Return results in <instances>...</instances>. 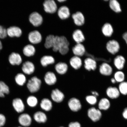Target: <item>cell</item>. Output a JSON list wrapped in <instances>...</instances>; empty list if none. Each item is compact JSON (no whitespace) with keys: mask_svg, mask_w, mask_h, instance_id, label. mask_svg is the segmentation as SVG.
Returning <instances> with one entry per match:
<instances>
[{"mask_svg":"<svg viewBox=\"0 0 127 127\" xmlns=\"http://www.w3.org/2000/svg\"><path fill=\"white\" fill-rule=\"evenodd\" d=\"M111 81L112 83L113 84H115L116 83V81L115 79L112 78L111 79Z\"/></svg>","mask_w":127,"mask_h":127,"instance_id":"7dc6e473","label":"cell"},{"mask_svg":"<svg viewBox=\"0 0 127 127\" xmlns=\"http://www.w3.org/2000/svg\"><path fill=\"white\" fill-rule=\"evenodd\" d=\"M123 115L124 118L127 120V107L125 108L124 110Z\"/></svg>","mask_w":127,"mask_h":127,"instance_id":"f6af8a7d","label":"cell"},{"mask_svg":"<svg viewBox=\"0 0 127 127\" xmlns=\"http://www.w3.org/2000/svg\"><path fill=\"white\" fill-rule=\"evenodd\" d=\"M107 96L111 99H116L119 97L120 93L118 89L115 87H108L106 90Z\"/></svg>","mask_w":127,"mask_h":127,"instance_id":"83f0119b","label":"cell"},{"mask_svg":"<svg viewBox=\"0 0 127 127\" xmlns=\"http://www.w3.org/2000/svg\"><path fill=\"white\" fill-rule=\"evenodd\" d=\"M71 17L74 23L76 26L81 27L85 23V18L83 14L80 11H77L71 14Z\"/></svg>","mask_w":127,"mask_h":127,"instance_id":"ba28073f","label":"cell"},{"mask_svg":"<svg viewBox=\"0 0 127 127\" xmlns=\"http://www.w3.org/2000/svg\"><path fill=\"white\" fill-rule=\"evenodd\" d=\"M42 82L37 77H33L30 79L27 84V87L31 93H34L38 92L40 89Z\"/></svg>","mask_w":127,"mask_h":127,"instance_id":"6da1fadb","label":"cell"},{"mask_svg":"<svg viewBox=\"0 0 127 127\" xmlns=\"http://www.w3.org/2000/svg\"><path fill=\"white\" fill-rule=\"evenodd\" d=\"M32 121L31 117L28 114H22L18 117L19 123L23 127L29 126L31 125Z\"/></svg>","mask_w":127,"mask_h":127,"instance_id":"ac0fdd59","label":"cell"},{"mask_svg":"<svg viewBox=\"0 0 127 127\" xmlns=\"http://www.w3.org/2000/svg\"></svg>","mask_w":127,"mask_h":127,"instance_id":"681fc988","label":"cell"},{"mask_svg":"<svg viewBox=\"0 0 127 127\" xmlns=\"http://www.w3.org/2000/svg\"><path fill=\"white\" fill-rule=\"evenodd\" d=\"M57 13L58 17L62 20L67 19L71 15L69 8L65 5H62L59 7Z\"/></svg>","mask_w":127,"mask_h":127,"instance_id":"52a82bcc","label":"cell"},{"mask_svg":"<svg viewBox=\"0 0 127 127\" xmlns=\"http://www.w3.org/2000/svg\"><path fill=\"white\" fill-rule=\"evenodd\" d=\"M55 68L58 74L63 75L67 72L68 66L67 64L64 62H60L55 65Z\"/></svg>","mask_w":127,"mask_h":127,"instance_id":"484cf974","label":"cell"},{"mask_svg":"<svg viewBox=\"0 0 127 127\" xmlns=\"http://www.w3.org/2000/svg\"><path fill=\"white\" fill-rule=\"evenodd\" d=\"M110 106V103L108 99L106 98L101 99L98 104V107L100 110H108Z\"/></svg>","mask_w":127,"mask_h":127,"instance_id":"836d02e7","label":"cell"},{"mask_svg":"<svg viewBox=\"0 0 127 127\" xmlns=\"http://www.w3.org/2000/svg\"><path fill=\"white\" fill-rule=\"evenodd\" d=\"M73 40L76 43H82L85 40V37L81 30L79 29L74 30L72 35Z\"/></svg>","mask_w":127,"mask_h":127,"instance_id":"e0dca14e","label":"cell"},{"mask_svg":"<svg viewBox=\"0 0 127 127\" xmlns=\"http://www.w3.org/2000/svg\"><path fill=\"white\" fill-rule=\"evenodd\" d=\"M84 67L87 70L95 71L97 68L96 62L94 59L89 57L86 58L84 61Z\"/></svg>","mask_w":127,"mask_h":127,"instance_id":"5bb4252c","label":"cell"},{"mask_svg":"<svg viewBox=\"0 0 127 127\" xmlns=\"http://www.w3.org/2000/svg\"><path fill=\"white\" fill-rule=\"evenodd\" d=\"M114 79L116 82L121 83L124 81L125 78V74L124 73L120 70L117 71L114 74Z\"/></svg>","mask_w":127,"mask_h":127,"instance_id":"d590c367","label":"cell"},{"mask_svg":"<svg viewBox=\"0 0 127 127\" xmlns=\"http://www.w3.org/2000/svg\"><path fill=\"white\" fill-rule=\"evenodd\" d=\"M69 63L71 67L75 70L80 69L82 64V59L75 56L71 57L69 60Z\"/></svg>","mask_w":127,"mask_h":127,"instance_id":"7402d4cb","label":"cell"},{"mask_svg":"<svg viewBox=\"0 0 127 127\" xmlns=\"http://www.w3.org/2000/svg\"><path fill=\"white\" fill-rule=\"evenodd\" d=\"M106 48L111 54L115 55L120 51V45L118 41L115 39H111L106 43Z\"/></svg>","mask_w":127,"mask_h":127,"instance_id":"5b68a950","label":"cell"},{"mask_svg":"<svg viewBox=\"0 0 127 127\" xmlns=\"http://www.w3.org/2000/svg\"><path fill=\"white\" fill-rule=\"evenodd\" d=\"M34 118L36 121L39 123H45L47 119L46 114L41 111H38L34 113Z\"/></svg>","mask_w":127,"mask_h":127,"instance_id":"d6a6232c","label":"cell"},{"mask_svg":"<svg viewBox=\"0 0 127 127\" xmlns=\"http://www.w3.org/2000/svg\"><path fill=\"white\" fill-rule=\"evenodd\" d=\"M86 99L89 104L92 105H94L96 104L97 102V99L96 97L93 96V95H89V96H87L86 98Z\"/></svg>","mask_w":127,"mask_h":127,"instance_id":"f35d334b","label":"cell"},{"mask_svg":"<svg viewBox=\"0 0 127 127\" xmlns=\"http://www.w3.org/2000/svg\"><path fill=\"white\" fill-rule=\"evenodd\" d=\"M126 59L123 56L117 55L114 60V64L115 67L119 70L123 69L125 66Z\"/></svg>","mask_w":127,"mask_h":127,"instance_id":"44dd1931","label":"cell"},{"mask_svg":"<svg viewBox=\"0 0 127 127\" xmlns=\"http://www.w3.org/2000/svg\"><path fill=\"white\" fill-rule=\"evenodd\" d=\"M52 99L55 102L60 103L62 101L64 98V94L58 89L52 90L51 94Z\"/></svg>","mask_w":127,"mask_h":127,"instance_id":"603a6c76","label":"cell"},{"mask_svg":"<svg viewBox=\"0 0 127 127\" xmlns=\"http://www.w3.org/2000/svg\"><path fill=\"white\" fill-rule=\"evenodd\" d=\"M30 23L35 28L38 27L42 25L43 21L42 16L37 12H32L29 17Z\"/></svg>","mask_w":127,"mask_h":127,"instance_id":"277c9868","label":"cell"},{"mask_svg":"<svg viewBox=\"0 0 127 127\" xmlns=\"http://www.w3.org/2000/svg\"><path fill=\"white\" fill-rule=\"evenodd\" d=\"M7 30L3 27L0 25V38L4 39L7 36Z\"/></svg>","mask_w":127,"mask_h":127,"instance_id":"ab89813d","label":"cell"},{"mask_svg":"<svg viewBox=\"0 0 127 127\" xmlns=\"http://www.w3.org/2000/svg\"><path fill=\"white\" fill-rule=\"evenodd\" d=\"M44 80L47 85H52L56 83L57 78L54 73L49 71L46 73L44 76Z\"/></svg>","mask_w":127,"mask_h":127,"instance_id":"4316f807","label":"cell"},{"mask_svg":"<svg viewBox=\"0 0 127 127\" xmlns=\"http://www.w3.org/2000/svg\"></svg>","mask_w":127,"mask_h":127,"instance_id":"f907efd6","label":"cell"},{"mask_svg":"<svg viewBox=\"0 0 127 127\" xmlns=\"http://www.w3.org/2000/svg\"><path fill=\"white\" fill-rule=\"evenodd\" d=\"M28 39L30 44L34 45L42 42V36L39 31L35 30L30 32L29 33Z\"/></svg>","mask_w":127,"mask_h":127,"instance_id":"8992f818","label":"cell"},{"mask_svg":"<svg viewBox=\"0 0 127 127\" xmlns=\"http://www.w3.org/2000/svg\"><path fill=\"white\" fill-rule=\"evenodd\" d=\"M109 5L111 10L115 13H119L121 12V6L118 0H109Z\"/></svg>","mask_w":127,"mask_h":127,"instance_id":"f1b7e54d","label":"cell"},{"mask_svg":"<svg viewBox=\"0 0 127 127\" xmlns=\"http://www.w3.org/2000/svg\"><path fill=\"white\" fill-rule=\"evenodd\" d=\"M101 32L105 36L110 37L114 33V29L112 25L109 23H106L101 28Z\"/></svg>","mask_w":127,"mask_h":127,"instance_id":"d4e9b609","label":"cell"},{"mask_svg":"<svg viewBox=\"0 0 127 127\" xmlns=\"http://www.w3.org/2000/svg\"><path fill=\"white\" fill-rule=\"evenodd\" d=\"M99 71L100 74L103 75L109 76L112 74L113 69L108 63H103L99 66Z\"/></svg>","mask_w":127,"mask_h":127,"instance_id":"ffe728a7","label":"cell"},{"mask_svg":"<svg viewBox=\"0 0 127 127\" xmlns=\"http://www.w3.org/2000/svg\"><path fill=\"white\" fill-rule=\"evenodd\" d=\"M23 53L27 58H30L35 54L36 50L34 46L31 44H27L23 48Z\"/></svg>","mask_w":127,"mask_h":127,"instance_id":"d6986e66","label":"cell"},{"mask_svg":"<svg viewBox=\"0 0 127 127\" xmlns=\"http://www.w3.org/2000/svg\"><path fill=\"white\" fill-rule=\"evenodd\" d=\"M71 50L74 56L80 58L84 56L86 52L85 46L82 43H76Z\"/></svg>","mask_w":127,"mask_h":127,"instance_id":"8fae6325","label":"cell"},{"mask_svg":"<svg viewBox=\"0 0 127 127\" xmlns=\"http://www.w3.org/2000/svg\"><path fill=\"white\" fill-rule=\"evenodd\" d=\"M40 106L43 110L47 112L51 110L52 107V103L48 99L44 98L41 101Z\"/></svg>","mask_w":127,"mask_h":127,"instance_id":"1f68e13d","label":"cell"},{"mask_svg":"<svg viewBox=\"0 0 127 127\" xmlns=\"http://www.w3.org/2000/svg\"><path fill=\"white\" fill-rule=\"evenodd\" d=\"M43 5L44 11L47 13L55 14L58 10V5L55 0H44Z\"/></svg>","mask_w":127,"mask_h":127,"instance_id":"7a4b0ae2","label":"cell"},{"mask_svg":"<svg viewBox=\"0 0 127 127\" xmlns=\"http://www.w3.org/2000/svg\"><path fill=\"white\" fill-rule=\"evenodd\" d=\"M27 102L30 107H34L37 105L38 103L37 98L34 96H30L27 100Z\"/></svg>","mask_w":127,"mask_h":127,"instance_id":"8d00e7d4","label":"cell"},{"mask_svg":"<svg viewBox=\"0 0 127 127\" xmlns=\"http://www.w3.org/2000/svg\"><path fill=\"white\" fill-rule=\"evenodd\" d=\"M10 89L5 82L0 81V97L4 98L10 93Z\"/></svg>","mask_w":127,"mask_h":127,"instance_id":"f546056e","label":"cell"},{"mask_svg":"<svg viewBox=\"0 0 127 127\" xmlns=\"http://www.w3.org/2000/svg\"><path fill=\"white\" fill-rule=\"evenodd\" d=\"M7 30V35L10 37H20L23 34V31L21 29L18 27H11Z\"/></svg>","mask_w":127,"mask_h":127,"instance_id":"2e32d148","label":"cell"},{"mask_svg":"<svg viewBox=\"0 0 127 127\" xmlns=\"http://www.w3.org/2000/svg\"><path fill=\"white\" fill-rule=\"evenodd\" d=\"M118 89L122 94L124 95H127V82L124 81L120 83Z\"/></svg>","mask_w":127,"mask_h":127,"instance_id":"74e56055","label":"cell"},{"mask_svg":"<svg viewBox=\"0 0 127 127\" xmlns=\"http://www.w3.org/2000/svg\"><path fill=\"white\" fill-rule=\"evenodd\" d=\"M2 48V43L1 42L0 40V51L1 50Z\"/></svg>","mask_w":127,"mask_h":127,"instance_id":"c3c4849f","label":"cell"},{"mask_svg":"<svg viewBox=\"0 0 127 127\" xmlns=\"http://www.w3.org/2000/svg\"><path fill=\"white\" fill-rule=\"evenodd\" d=\"M39 14H40L42 16L43 15L44 13H46L43 10V9H42V10H41L39 12ZM37 30L38 31H39V32H44L43 31V30H42V28H41V26H39V27L38 28ZM45 33L46 34V33Z\"/></svg>","mask_w":127,"mask_h":127,"instance_id":"7bdbcfd3","label":"cell"},{"mask_svg":"<svg viewBox=\"0 0 127 127\" xmlns=\"http://www.w3.org/2000/svg\"><path fill=\"white\" fill-rule=\"evenodd\" d=\"M92 95H93V96H96V97L99 96V94L96 91H92Z\"/></svg>","mask_w":127,"mask_h":127,"instance_id":"bcb514c9","label":"cell"},{"mask_svg":"<svg viewBox=\"0 0 127 127\" xmlns=\"http://www.w3.org/2000/svg\"><path fill=\"white\" fill-rule=\"evenodd\" d=\"M59 36L58 52L62 55H65L69 51V42L67 38L65 36Z\"/></svg>","mask_w":127,"mask_h":127,"instance_id":"3957f363","label":"cell"},{"mask_svg":"<svg viewBox=\"0 0 127 127\" xmlns=\"http://www.w3.org/2000/svg\"><path fill=\"white\" fill-rule=\"evenodd\" d=\"M9 63L12 65H20L23 62V59L20 54L12 52L9 55L8 58Z\"/></svg>","mask_w":127,"mask_h":127,"instance_id":"4fadbf2b","label":"cell"},{"mask_svg":"<svg viewBox=\"0 0 127 127\" xmlns=\"http://www.w3.org/2000/svg\"><path fill=\"white\" fill-rule=\"evenodd\" d=\"M68 105L70 110L74 112H78L82 108L80 101L75 98H72L70 99L68 101Z\"/></svg>","mask_w":127,"mask_h":127,"instance_id":"9a60e30c","label":"cell"},{"mask_svg":"<svg viewBox=\"0 0 127 127\" xmlns=\"http://www.w3.org/2000/svg\"><path fill=\"white\" fill-rule=\"evenodd\" d=\"M55 36L50 34L46 37L44 43V46L47 49L52 48L54 44L55 41Z\"/></svg>","mask_w":127,"mask_h":127,"instance_id":"4dcf8cb0","label":"cell"},{"mask_svg":"<svg viewBox=\"0 0 127 127\" xmlns=\"http://www.w3.org/2000/svg\"><path fill=\"white\" fill-rule=\"evenodd\" d=\"M16 83L20 86H23L26 82V78L24 74L19 73L16 74L15 78Z\"/></svg>","mask_w":127,"mask_h":127,"instance_id":"e575fe53","label":"cell"},{"mask_svg":"<svg viewBox=\"0 0 127 127\" xmlns=\"http://www.w3.org/2000/svg\"><path fill=\"white\" fill-rule=\"evenodd\" d=\"M22 70L24 74L31 75L33 74L35 70V66L32 62L27 60L23 63Z\"/></svg>","mask_w":127,"mask_h":127,"instance_id":"9c48e42d","label":"cell"},{"mask_svg":"<svg viewBox=\"0 0 127 127\" xmlns=\"http://www.w3.org/2000/svg\"><path fill=\"white\" fill-rule=\"evenodd\" d=\"M6 118L4 114L0 113V127H2L5 125Z\"/></svg>","mask_w":127,"mask_h":127,"instance_id":"60d3db41","label":"cell"},{"mask_svg":"<svg viewBox=\"0 0 127 127\" xmlns=\"http://www.w3.org/2000/svg\"><path fill=\"white\" fill-rule=\"evenodd\" d=\"M122 37L127 45V31L123 33L122 35Z\"/></svg>","mask_w":127,"mask_h":127,"instance_id":"ee69618b","label":"cell"},{"mask_svg":"<svg viewBox=\"0 0 127 127\" xmlns=\"http://www.w3.org/2000/svg\"><path fill=\"white\" fill-rule=\"evenodd\" d=\"M12 105L14 110L18 113H21L25 110L24 104L22 100L20 98H15L13 100Z\"/></svg>","mask_w":127,"mask_h":127,"instance_id":"7c38bea8","label":"cell"},{"mask_svg":"<svg viewBox=\"0 0 127 127\" xmlns=\"http://www.w3.org/2000/svg\"><path fill=\"white\" fill-rule=\"evenodd\" d=\"M55 63V59L51 55H45L41 57L40 63L43 67H46L49 65L54 64Z\"/></svg>","mask_w":127,"mask_h":127,"instance_id":"cb8c5ba5","label":"cell"},{"mask_svg":"<svg viewBox=\"0 0 127 127\" xmlns=\"http://www.w3.org/2000/svg\"><path fill=\"white\" fill-rule=\"evenodd\" d=\"M87 114L89 117L94 122L98 121L102 116L100 110L94 107L88 109Z\"/></svg>","mask_w":127,"mask_h":127,"instance_id":"30bf717a","label":"cell"},{"mask_svg":"<svg viewBox=\"0 0 127 127\" xmlns=\"http://www.w3.org/2000/svg\"><path fill=\"white\" fill-rule=\"evenodd\" d=\"M69 127H81V125L78 122H71L69 125Z\"/></svg>","mask_w":127,"mask_h":127,"instance_id":"b9f144b4","label":"cell"}]
</instances>
